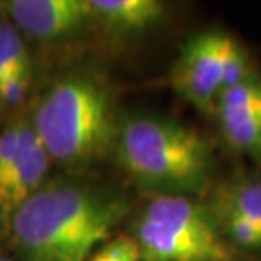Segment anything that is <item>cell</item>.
<instances>
[{
  "label": "cell",
  "instance_id": "3957f363",
  "mask_svg": "<svg viewBox=\"0 0 261 261\" xmlns=\"http://www.w3.org/2000/svg\"><path fill=\"white\" fill-rule=\"evenodd\" d=\"M34 130L49 158L68 165L95 160L116 133L111 97L90 78H65L41 100Z\"/></svg>",
  "mask_w": 261,
  "mask_h": 261
},
{
  "label": "cell",
  "instance_id": "ba28073f",
  "mask_svg": "<svg viewBox=\"0 0 261 261\" xmlns=\"http://www.w3.org/2000/svg\"><path fill=\"white\" fill-rule=\"evenodd\" d=\"M146 221L165 224L207 241H222L211 216L189 198L181 195H161L146 207Z\"/></svg>",
  "mask_w": 261,
  "mask_h": 261
},
{
  "label": "cell",
  "instance_id": "d6986e66",
  "mask_svg": "<svg viewBox=\"0 0 261 261\" xmlns=\"http://www.w3.org/2000/svg\"><path fill=\"white\" fill-rule=\"evenodd\" d=\"M25 71H28V70H25ZM10 73H14V71H10L7 66H4L2 63H0V87H2L4 80H5V78H7V76L10 75Z\"/></svg>",
  "mask_w": 261,
  "mask_h": 261
},
{
  "label": "cell",
  "instance_id": "52a82bcc",
  "mask_svg": "<svg viewBox=\"0 0 261 261\" xmlns=\"http://www.w3.org/2000/svg\"><path fill=\"white\" fill-rule=\"evenodd\" d=\"M49 170V154L38 138L33 126H22V141L14 166L0 184V211L15 212L29 200L41 185Z\"/></svg>",
  "mask_w": 261,
  "mask_h": 261
},
{
  "label": "cell",
  "instance_id": "5b68a950",
  "mask_svg": "<svg viewBox=\"0 0 261 261\" xmlns=\"http://www.w3.org/2000/svg\"><path fill=\"white\" fill-rule=\"evenodd\" d=\"M14 22L38 39H58L76 33L90 19V0H12Z\"/></svg>",
  "mask_w": 261,
  "mask_h": 261
},
{
  "label": "cell",
  "instance_id": "ffe728a7",
  "mask_svg": "<svg viewBox=\"0 0 261 261\" xmlns=\"http://www.w3.org/2000/svg\"><path fill=\"white\" fill-rule=\"evenodd\" d=\"M0 261H10V259H5V258H0Z\"/></svg>",
  "mask_w": 261,
  "mask_h": 261
},
{
  "label": "cell",
  "instance_id": "2e32d148",
  "mask_svg": "<svg viewBox=\"0 0 261 261\" xmlns=\"http://www.w3.org/2000/svg\"><path fill=\"white\" fill-rule=\"evenodd\" d=\"M22 126L24 124H14L0 136V184L14 166V161L19 154L20 141H22Z\"/></svg>",
  "mask_w": 261,
  "mask_h": 261
},
{
  "label": "cell",
  "instance_id": "e0dca14e",
  "mask_svg": "<svg viewBox=\"0 0 261 261\" xmlns=\"http://www.w3.org/2000/svg\"><path fill=\"white\" fill-rule=\"evenodd\" d=\"M139 258L141 253L138 243L129 238H119L106 244L87 261H139Z\"/></svg>",
  "mask_w": 261,
  "mask_h": 261
},
{
  "label": "cell",
  "instance_id": "7a4b0ae2",
  "mask_svg": "<svg viewBox=\"0 0 261 261\" xmlns=\"http://www.w3.org/2000/svg\"><path fill=\"white\" fill-rule=\"evenodd\" d=\"M119 156L133 176L165 190L195 192L212 173L207 139L168 119H129L119 136Z\"/></svg>",
  "mask_w": 261,
  "mask_h": 261
},
{
  "label": "cell",
  "instance_id": "5bb4252c",
  "mask_svg": "<svg viewBox=\"0 0 261 261\" xmlns=\"http://www.w3.org/2000/svg\"><path fill=\"white\" fill-rule=\"evenodd\" d=\"M244 82H248V56L241 46L232 39L227 49L226 63H224L221 92L241 85Z\"/></svg>",
  "mask_w": 261,
  "mask_h": 261
},
{
  "label": "cell",
  "instance_id": "8992f818",
  "mask_svg": "<svg viewBox=\"0 0 261 261\" xmlns=\"http://www.w3.org/2000/svg\"><path fill=\"white\" fill-rule=\"evenodd\" d=\"M138 248L148 261H227L222 241H207L165 224L143 219L138 229Z\"/></svg>",
  "mask_w": 261,
  "mask_h": 261
},
{
  "label": "cell",
  "instance_id": "6da1fadb",
  "mask_svg": "<svg viewBox=\"0 0 261 261\" xmlns=\"http://www.w3.org/2000/svg\"><path fill=\"white\" fill-rule=\"evenodd\" d=\"M124 212L116 198L71 185L46 187L14 212V239L31 261H87Z\"/></svg>",
  "mask_w": 261,
  "mask_h": 261
},
{
  "label": "cell",
  "instance_id": "8fae6325",
  "mask_svg": "<svg viewBox=\"0 0 261 261\" xmlns=\"http://www.w3.org/2000/svg\"><path fill=\"white\" fill-rule=\"evenodd\" d=\"M224 211H231L246 217L261 231V180L232 189L226 197Z\"/></svg>",
  "mask_w": 261,
  "mask_h": 261
},
{
  "label": "cell",
  "instance_id": "277c9868",
  "mask_svg": "<svg viewBox=\"0 0 261 261\" xmlns=\"http://www.w3.org/2000/svg\"><path fill=\"white\" fill-rule=\"evenodd\" d=\"M231 41V36L219 31L192 38L171 71L175 90L198 107L211 106L214 98L221 95L224 63Z\"/></svg>",
  "mask_w": 261,
  "mask_h": 261
},
{
  "label": "cell",
  "instance_id": "9a60e30c",
  "mask_svg": "<svg viewBox=\"0 0 261 261\" xmlns=\"http://www.w3.org/2000/svg\"><path fill=\"white\" fill-rule=\"evenodd\" d=\"M226 212V227L234 241L239 243L241 246L261 248V231L253 222H249L246 217L239 216L236 212Z\"/></svg>",
  "mask_w": 261,
  "mask_h": 261
},
{
  "label": "cell",
  "instance_id": "30bf717a",
  "mask_svg": "<svg viewBox=\"0 0 261 261\" xmlns=\"http://www.w3.org/2000/svg\"><path fill=\"white\" fill-rule=\"evenodd\" d=\"M226 139L239 149L261 148V106L219 112Z\"/></svg>",
  "mask_w": 261,
  "mask_h": 261
},
{
  "label": "cell",
  "instance_id": "ac0fdd59",
  "mask_svg": "<svg viewBox=\"0 0 261 261\" xmlns=\"http://www.w3.org/2000/svg\"><path fill=\"white\" fill-rule=\"evenodd\" d=\"M29 71H14L5 78L0 87V97L9 102H17L22 98L25 88H28Z\"/></svg>",
  "mask_w": 261,
  "mask_h": 261
},
{
  "label": "cell",
  "instance_id": "7c38bea8",
  "mask_svg": "<svg viewBox=\"0 0 261 261\" xmlns=\"http://www.w3.org/2000/svg\"><path fill=\"white\" fill-rule=\"evenodd\" d=\"M0 63L10 71H25L29 66L22 41L7 20L0 22Z\"/></svg>",
  "mask_w": 261,
  "mask_h": 261
},
{
  "label": "cell",
  "instance_id": "9c48e42d",
  "mask_svg": "<svg viewBox=\"0 0 261 261\" xmlns=\"http://www.w3.org/2000/svg\"><path fill=\"white\" fill-rule=\"evenodd\" d=\"M90 9L109 29L141 31L158 22L165 4L160 0H90Z\"/></svg>",
  "mask_w": 261,
  "mask_h": 261
},
{
  "label": "cell",
  "instance_id": "4fadbf2b",
  "mask_svg": "<svg viewBox=\"0 0 261 261\" xmlns=\"http://www.w3.org/2000/svg\"><path fill=\"white\" fill-rule=\"evenodd\" d=\"M258 106H261V83L258 82L248 80L241 85L221 92L219 95V112L241 111Z\"/></svg>",
  "mask_w": 261,
  "mask_h": 261
}]
</instances>
